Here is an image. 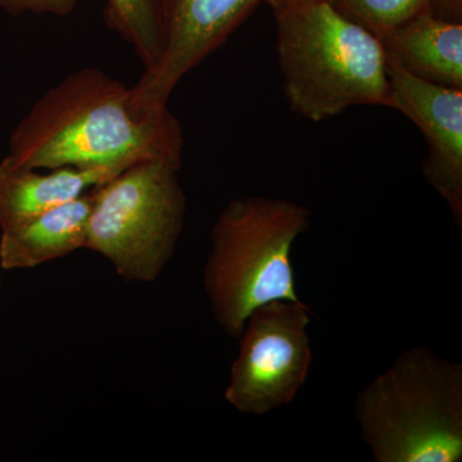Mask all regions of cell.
<instances>
[{
	"mask_svg": "<svg viewBox=\"0 0 462 462\" xmlns=\"http://www.w3.org/2000/svg\"><path fill=\"white\" fill-rule=\"evenodd\" d=\"M184 138L169 107L145 108L133 87L94 67L66 76L17 125L5 160L26 169L124 170L144 160L182 165Z\"/></svg>",
	"mask_w": 462,
	"mask_h": 462,
	"instance_id": "1",
	"label": "cell"
},
{
	"mask_svg": "<svg viewBox=\"0 0 462 462\" xmlns=\"http://www.w3.org/2000/svg\"><path fill=\"white\" fill-rule=\"evenodd\" d=\"M273 16L282 88L297 115L322 123L358 106H391L387 56L378 36L328 0Z\"/></svg>",
	"mask_w": 462,
	"mask_h": 462,
	"instance_id": "2",
	"label": "cell"
},
{
	"mask_svg": "<svg viewBox=\"0 0 462 462\" xmlns=\"http://www.w3.org/2000/svg\"><path fill=\"white\" fill-rule=\"evenodd\" d=\"M311 211L291 200L243 197L216 218L203 285L216 322L238 338L249 315L273 300H300L291 248Z\"/></svg>",
	"mask_w": 462,
	"mask_h": 462,
	"instance_id": "3",
	"label": "cell"
},
{
	"mask_svg": "<svg viewBox=\"0 0 462 462\" xmlns=\"http://www.w3.org/2000/svg\"><path fill=\"white\" fill-rule=\"evenodd\" d=\"M355 418L375 462H460L462 365L407 349L357 394Z\"/></svg>",
	"mask_w": 462,
	"mask_h": 462,
	"instance_id": "4",
	"label": "cell"
},
{
	"mask_svg": "<svg viewBox=\"0 0 462 462\" xmlns=\"http://www.w3.org/2000/svg\"><path fill=\"white\" fill-rule=\"evenodd\" d=\"M180 169L171 161H139L93 188L85 248L126 282L157 281L175 254L187 214Z\"/></svg>",
	"mask_w": 462,
	"mask_h": 462,
	"instance_id": "5",
	"label": "cell"
},
{
	"mask_svg": "<svg viewBox=\"0 0 462 462\" xmlns=\"http://www.w3.org/2000/svg\"><path fill=\"white\" fill-rule=\"evenodd\" d=\"M311 314L302 300H273L249 315L224 393L231 407L261 416L293 402L311 369Z\"/></svg>",
	"mask_w": 462,
	"mask_h": 462,
	"instance_id": "6",
	"label": "cell"
},
{
	"mask_svg": "<svg viewBox=\"0 0 462 462\" xmlns=\"http://www.w3.org/2000/svg\"><path fill=\"white\" fill-rule=\"evenodd\" d=\"M264 0H162L165 47L143 71L134 98L145 108L169 107L170 96L191 69L217 51Z\"/></svg>",
	"mask_w": 462,
	"mask_h": 462,
	"instance_id": "7",
	"label": "cell"
},
{
	"mask_svg": "<svg viewBox=\"0 0 462 462\" xmlns=\"http://www.w3.org/2000/svg\"><path fill=\"white\" fill-rule=\"evenodd\" d=\"M391 106L427 142L422 173L462 229V90L420 80L387 57Z\"/></svg>",
	"mask_w": 462,
	"mask_h": 462,
	"instance_id": "8",
	"label": "cell"
},
{
	"mask_svg": "<svg viewBox=\"0 0 462 462\" xmlns=\"http://www.w3.org/2000/svg\"><path fill=\"white\" fill-rule=\"evenodd\" d=\"M125 170V169H124ZM117 169H26L0 161V230L8 231L35 216L83 196L114 178Z\"/></svg>",
	"mask_w": 462,
	"mask_h": 462,
	"instance_id": "9",
	"label": "cell"
},
{
	"mask_svg": "<svg viewBox=\"0 0 462 462\" xmlns=\"http://www.w3.org/2000/svg\"><path fill=\"white\" fill-rule=\"evenodd\" d=\"M385 56L420 80L462 90V25L425 11L382 38Z\"/></svg>",
	"mask_w": 462,
	"mask_h": 462,
	"instance_id": "10",
	"label": "cell"
},
{
	"mask_svg": "<svg viewBox=\"0 0 462 462\" xmlns=\"http://www.w3.org/2000/svg\"><path fill=\"white\" fill-rule=\"evenodd\" d=\"M93 189L0 236V267L33 269L85 248Z\"/></svg>",
	"mask_w": 462,
	"mask_h": 462,
	"instance_id": "11",
	"label": "cell"
},
{
	"mask_svg": "<svg viewBox=\"0 0 462 462\" xmlns=\"http://www.w3.org/2000/svg\"><path fill=\"white\" fill-rule=\"evenodd\" d=\"M105 18L135 51L144 71L157 65L165 47L162 0H106Z\"/></svg>",
	"mask_w": 462,
	"mask_h": 462,
	"instance_id": "12",
	"label": "cell"
},
{
	"mask_svg": "<svg viewBox=\"0 0 462 462\" xmlns=\"http://www.w3.org/2000/svg\"><path fill=\"white\" fill-rule=\"evenodd\" d=\"M340 14L369 30L383 35L428 11L430 0H328Z\"/></svg>",
	"mask_w": 462,
	"mask_h": 462,
	"instance_id": "13",
	"label": "cell"
},
{
	"mask_svg": "<svg viewBox=\"0 0 462 462\" xmlns=\"http://www.w3.org/2000/svg\"><path fill=\"white\" fill-rule=\"evenodd\" d=\"M83 0H0V8L11 14H51L67 16Z\"/></svg>",
	"mask_w": 462,
	"mask_h": 462,
	"instance_id": "14",
	"label": "cell"
},
{
	"mask_svg": "<svg viewBox=\"0 0 462 462\" xmlns=\"http://www.w3.org/2000/svg\"><path fill=\"white\" fill-rule=\"evenodd\" d=\"M428 12L439 20L462 25V0H430Z\"/></svg>",
	"mask_w": 462,
	"mask_h": 462,
	"instance_id": "15",
	"label": "cell"
},
{
	"mask_svg": "<svg viewBox=\"0 0 462 462\" xmlns=\"http://www.w3.org/2000/svg\"><path fill=\"white\" fill-rule=\"evenodd\" d=\"M315 2V0H264V3L270 5L273 12L282 11L296 5H306V3Z\"/></svg>",
	"mask_w": 462,
	"mask_h": 462,
	"instance_id": "16",
	"label": "cell"
}]
</instances>
